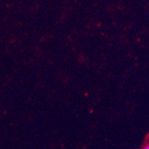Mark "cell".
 <instances>
[{
    "mask_svg": "<svg viewBox=\"0 0 149 149\" xmlns=\"http://www.w3.org/2000/svg\"><path fill=\"white\" fill-rule=\"evenodd\" d=\"M144 149H149V146H146V147H145Z\"/></svg>",
    "mask_w": 149,
    "mask_h": 149,
    "instance_id": "cell-1",
    "label": "cell"
}]
</instances>
